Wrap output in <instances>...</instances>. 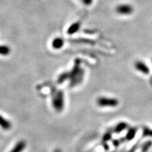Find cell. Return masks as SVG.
Segmentation results:
<instances>
[{"instance_id": "obj_2", "label": "cell", "mask_w": 152, "mask_h": 152, "mask_svg": "<svg viewBox=\"0 0 152 152\" xmlns=\"http://www.w3.org/2000/svg\"><path fill=\"white\" fill-rule=\"evenodd\" d=\"M116 11L121 14H130L132 12V7L130 5H120L116 8Z\"/></svg>"}, {"instance_id": "obj_7", "label": "cell", "mask_w": 152, "mask_h": 152, "mask_svg": "<svg viewBox=\"0 0 152 152\" xmlns=\"http://www.w3.org/2000/svg\"><path fill=\"white\" fill-rule=\"evenodd\" d=\"M54 152H61V150H59V149H56L54 151Z\"/></svg>"}, {"instance_id": "obj_4", "label": "cell", "mask_w": 152, "mask_h": 152, "mask_svg": "<svg viewBox=\"0 0 152 152\" xmlns=\"http://www.w3.org/2000/svg\"><path fill=\"white\" fill-rule=\"evenodd\" d=\"M0 127L3 128L4 130H9L11 127V123L9 122L8 120L5 119L4 118L0 115Z\"/></svg>"}, {"instance_id": "obj_3", "label": "cell", "mask_w": 152, "mask_h": 152, "mask_svg": "<svg viewBox=\"0 0 152 152\" xmlns=\"http://www.w3.org/2000/svg\"><path fill=\"white\" fill-rule=\"evenodd\" d=\"M26 142L23 141V140H20V142H18V143L14 146V147L9 152H22L25 149H26Z\"/></svg>"}, {"instance_id": "obj_6", "label": "cell", "mask_w": 152, "mask_h": 152, "mask_svg": "<svg viewBox=\"0 0 152 152\" xmlns=\"http://www.w3.org/2000/svg\"><path fill=\"white\" fill-rule=\"evenodd\" d=\"M10 50L7 47H0V54L3 55L8 54Z\"/></svg>"}, {"instance_id": "obj_1", "label": "cell", "mask_w": 152, "mask_h": 152, "mask_svg": "<svg viewBox=\"0 0 152 152\" xmlns=\"http://www.w3.org/2000/svg\"><path fill=\"white\" fill-rule=\"evenodd\" d=\"M53 105L54 109L58 111H62L64 106V93L61 91H59L56 93V96L53 99Z\"/></svg>"}, {"instance_id": "obj_5", "label": "cell", "mask_w": 152, "mask_h": 152, "mask_svg": "<svg viewBox=\"0 0 152 152\" xmlns=\"http://www.w3.org/2000/svg\"><path fill=\"white\" fill-rule=\"evenodd\" d=\"M62 45L63 41L62 39H56L54 42V43H53V46H54L55 48H60V47L62 46Z\"/></svg>"}]
</instances>
